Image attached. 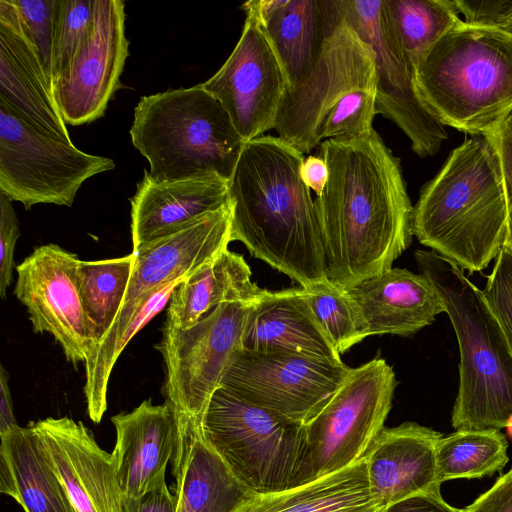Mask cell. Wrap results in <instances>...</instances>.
I'll return each instance as SVG.
<instances>
[{
    "label": "cell",
    "mask_w": 512,
    "mask_h": 512,
    "mask_svg": "<svg viewBox=\"0 0 512 512\" xmlns=\"http://www.w3.org/2000/svg\"><path fill=\"white\" fill-rule=\"evenodd\" d=\"M371 495L364 459L301 486L253 494L237 512H383Z\"/></svg>",
    "instance_id": "cell-28"
},
{
    "label": "cell",
    "mask_w": 512,
    "mask_h": 512,
    "mask_svg": "<svg viewBox=\"0 0 512 512\" xmlns=\"http://www.w3.org/2000/svg\"><path fill=\"white\" fill-rule=\"evenodd\" d=\"M441 486H436L386 507L383 512H464L448 504L442 497Z\"/></svg>",
    "instance_id": "cell-41"
},
{
    "label": "cell",
    "mask_w": 512,
    "mask_h": 512,
    "mask_svg": "<svg viewBox=\"0 0 512 512\" xmlns=\"http://www.w3.org/2000/svg\"><path fill=\"white\" fill-rule=\"evenodd\" d=\"M508 205L497 150L486 135L465 140L422 189L412 212L418 241L468 273L504 246Z\"/></svg>",
    "instance_id": "cell-3"
},
{
    "label": "cell",
    "mask_w": 512,
    "mask_h": 512,
    "mask_svg": "<svg viewBox=\"0 0 512 512\" xmlns=\"http://www.w3.org/2000/svg\"><path fill=\"white\" fill-rule=\"evenodd\" d=\"M501 29L512 34V13L510 14L509 18L507 19L506 23Z\"/></svg>",
    "instance_id": "cell-46"
},
{
    "label": "cell",
    "mask_w": 512,
    "mask_h": 512,
    "mask_svg": "<svg viewBox=\"0 0 512 512\" xmlns=\"http://www.w3.org/2000/svg\"><path fill=\"white\" fill-rule=\"evenodd\" d=\"M241 348L283 352L342 362L300 287L267 291L248 311Z\"/></svg>",
    "instance_id": "cell-24"
},
{
    "label": "cell",
    "mask_w": 512,
    "mask_h": 512,
    "mask_svg": "<svg viewBox=\"0 0 512 512\" xmlns=\"http://www.w3.org/2000/svg\"><path fill=\"white\" fill-rule=\"evenodd\" d=\"M172 471L175 512H237L253 495L204 441L201 430L176 445Z\"/></svg>",
    "instance_id": "cell-26"
},
{
    "label": "cell",
    "mask_w": 512,
    "mask_h": 512,
    "mask_svg": "<svg viewBox=\"0 0 512 512\" xmlns=\"http://www.w3.org/2000/svg\"><path fill=\"white\" fill-rule=\"evenodd\" d=\"M79 261L56 244L39 246L16 266L14 289L33 331L51 334L73 365L85 363L93 347L78 287Z\"/></svg>",
    "instance_id": "cell-17"
},
{
    "label": "cell",
    "mask_w": 512,
    "mask_h": 512,
    "mask_svg": "<svg viewBox=\"0 0 512 512\" xmlns=\"http://www.w3.org/2000/svg\"><path fill=\"white\" fill-rule=\"evenodd\" d=\"M201 84L222 104L244 143L274 129L290 88L265 31L249 14L227 60Z\"/></svg>",
    "instance_id": "cell-15"
},
{
    "label": "cell",
    "mask_w": 512,
    "mask_h": 512,
    "mask_svg": "<svg viewBox=\"0 0 512 512\" xmlns=\"http://www.w3.org/2000/svg\"><path fill=\"white\" fill-rule=\"evenodd\" d=\"M374 52L377 72L376 112L394 122L420 157L435 155L448 134L424 106L415 86V66L392 18L387 0H330Z\"/></svg>",
    "instance_id": "cell-12"
},
{
    "label": "cell",
    "mask_w": 512,
    "mask_h": 512,
    "mask_svg": "<svg viewBox=\"0 0 512 512\" xmlns=\"http://www.w3.org/2000/svg\"><path fill=\"white\" fill-rule=\"evenodd\" d=\"M114 168L111 158L44 135L0 100V193L11 201L27 210L40 203L72 206L87 179Z\"/></svg>",
    "instance_id": "cell-11"
},
{
    "label": "cell",
    "mask_w": 512,
    "mask_h": 512,
    "mask_svg": "<svg viewBox=\"0 0 512 512\" xmlns=\"http://www.w3.org/2000/svg\"><path fill=\"white\" fill-rule=\"evenodd\" d=\"M350 370L343 362L240 348L232 355L219 386L306 426L338 391Z\"/></svg>",
    "instance_id": "cell-14"
},
{
    "label": "cell",
    "mask_w": 512,
    "mask_h": 512,
    "mask_svg": "<svg viewBox=\"0 0 512 512\" xmlns=\"http://www.w3.org/2000/svg\"><path fill=\"white\" fill-rule=\"evenodd\" d=\"M367 337L392 334L410 336L445 313L437 289L422 273L391 268L347 290Z\"/></svg>",
    "instance_id": "cell-23"
},
{
    "label": "cell",
    "mask_w": 512,
    "mask_h": 512,
    "mask_svg": "<svg viewBox=\"0 0 512 512\" xmlns=\"http://www.w3.org/2000/svg\"><path fill=\"white\" fill-rule=\"evenodd\" d=\"M415 86L444 126L490 131L512 109V34L462 20L416 64Z\"/></svg>",
    "instance_id": "cell-6"
},
{
    "label": "cell",
    "mask_w": 512,
    "mask_h": 512,
    "mask_svg": "<svg viewBox=\"0 0 512 512\" xmlns=\"http://www.w3.org/2000/svg\"><path fill=\"white\" fill-rule=\"evenodd\" d=\"M464 512H512V468L465 507Z\"/></svg>",
    "instance_id": "cell-40"
},
{
    "label": "cell",
    "mask_w": 512,
    "mask_h": 512,
    "mask_svg": "<svg viewBox=\"0 0 512 512\" xmlns=\"http://www.w3.org/2000/svg\"><path fill=\"white\" fill-rule=\"evenodd\" d=\"M175 509V496L166 483L141 497L122 498V512H175Z\"/></svg>",
    "instance_id": "cell-42"
},
{
    "label": "cell",
    "mask_w": 512,
    "mask_h": 512,
    "mask_svg": "<svg viewBox=\"0 0 512 512\" xmlns=\"http://www.w3.org/2000/svg\"><path fill=\"white\" fill-rule=\"evenodd\" d=\"M502 121L512 134V109L504 116Z\"/></svg>",
    "instance_id": "cell-45"
},
{
    "label": "cell",
    "mask_w": 512,
    "mask_h": 512,
    "mask_svg": "<svg viewBox=\"0 0 512 512\" xmlns=\"http://www.w3.org/2000/svg\"><path fill=\"white\" fill-rule=\"evenodd\" d=\"M231 242L230 204L208 213L179 232L135 252L134 267L121 310L84 363V395L89 418L100 423L107 409L108 382L127 345L134 317L160 288L183 281L215 259Z\"/></svg>",
    "instance_id": "cell-8"
},
{
    "label": "cell",
    "mask_w": 512,
    "mask_h": 512,
    "mask_svg": "<svg viewBox=\"0 0 512 512\" xmlns=\"http://www.w3.org/2000/svg\"><path fill=\"white\" fill-rule=\"evenodd\" d=\"M486 136L494 144L501 162L508 205L507 233L503 247L512 253V134L501 122Z\"/></svg>",
    "instance_id": "cell-39"
},
{
    "label": "cell",
    "mask_w": 512,
    "mask_h": 512,
    "mask_svg": "<svg viewBox=\"0 0 512 512\" xmlns=\"http://www.w3.org/2000/svg\"><path fill=\"white\" fill-rule=\"evenodd\" d=\"M300 174L304 184L317 196H320L329 178L325 160L320 155L305 157L301 164Z\"/></svg>",
    "instance_id": "cell-43"
},
{
    "label": "cell",
    "mask_w": 512,
    "mask_h": 512,
    "mask_svg": "<svg viewBox=\"0 0 512 512\" xmlns=\"http://www.w3.org/2000/svg\"><path fill=\"white\" fill-rule=\"evenodd\" d=\"M94 0H57L52 87L69 66L90 29Z\"/></svg>",
    "instance_id": "cell-34"
},
{
    "label": "cell",
    "mask_w": 512,
    "mask_h": 512,
    "mask_svg": "<svg viewBox=\"0 0 512 512\" xmlns=\"http://www.w3.org/2000/svg\"><path fill=\"white\" fill-rule=\"evenodd\" d=\"M299 287L339 355L367 338L360 314L347 290L338 288L327 279Z\"/></svg>",
    "instance_id": "cell-33"
},
{
    "label": "cell",
    "mask_w": 512,
    "mask_h": 512,
    "mask_svg": "<svg viewBox=\"0 0 512 512\" xmlns=\"http://www.w3.org/2000/svg\"><path fill=\"white\" fill-rule=\"evenodd\" d=\"M500 430L455 431L436 446L437 480L475 479L502 472L509 457Z\"/></svg>",
    "instance_id": "cell-31"
},
{
    "label": "cell",
    "mask_w": 512,
    "mask_h": 512,
    "mask_svg": "<svg viewBox=\"0 0 512 512\" xmlns=\"http://www.w3.org/2000/svg\"><path fill=\"white\" fill-rule=\"evenodd\" d=\"M463 22L501 29L512 13V0H454Z\"/></svg>",
    "instance_id": "cell-38"
},
{
    "label": "cell",
    "mask_w": 512,
    "mask_h": 512,
    "mask_svg": "<svg viewBox=\"0 0 512 512\" xmlns=\"http://www.w3.org/2000/svg\"><path fill=\"white\" fill-rule=\"evenodd\" d=\"M93 6L88 34L52 87L66 125L90 123L104 115L129 54L124 2L94 0Z\"/></svg>",
    "instance_id": "cell-16"
},
{
    "label": "cell",
    "mask_w": 512,
    "mask_h": 512,
    "mask_svg": "<svg viewBox=\"0 0 512 512\" xmlns=\"http://www.w3.org/2000/svg\"><path fill=\"white\" fill-rule=\"evenodd\" d=\"M12 201L0 193V296L4 300L12 281L14 250L20 235Z\"/></svg>",
    "instance_id": "cell-37"
},
{
    "label": "cell",
    "mask_w": 512,
    "mask_h": 512,
    "mask_svg": "<svg viewBox=\"0 0 512 512\" xmlns=\"http://www.w3.org/2000/svg\"><path fill=\"white\" fill-rule=\"evenodd\" d=\"M304 154L279 136L245 142L229 177L231 242L301 287L326 279L315 200L300 168Z\"/></svg>",
    "instance_id": "cell-2"
},
{
    "label": "cell",
    "mask_w": 512,
    "mask_h": 512,
    "mask_svg": "<svg viewBox=\"0 0 512 512\" xmlns=\"http://www.w3.org/2000/svg\"><path fill=\"white\" fill-rule=\"evenodd\" d=\"M9 375L5 368L0 367V436H3L20 426L18 425L13 412V403L10 394Z\"/></svg>",
    "instance_id": "cell-44"
},
{
    "label": "cell",
    "mask_w": 512,
    "mask_h": 512,
    "mask_svg": "<svg viewBox=\"0 0 512 512\" xmlns=\"http://www.w3.org/2000/svg\"><path fill=\"white\" fill-rule=\"evenodd\" d=\"M455 331L459 386L451 415L456 431L501 430L512 421V349L480 290L453 261L434 251L414 254Z\"/></svg>",
    "instance_id": "cell-4"
},
{
    "label": "cell",
    "mask_w": 512,
    "mask_h": 512,
    "mask_svg": "<svg viewBox=\"0 0 512 512\" xmlns=\"http://www.w3.org/2000/svg\"><path fill=\"white\" fill-rule=\"evenodd\" d=\"M14 2L28 26L44 71L52 87L57 0H14Z\"/></svg>",
    "instance_id": "cell-35"
},
{
    "label": "cell",
    "mask_w": 512,
    "mask_h": 512,
    "mask_svg": "<svg viewBox=\"0 0 512 512\" xmlns=\"http://www.w3.org/2000/svg\"><path fill=\"white\" fill-rule=\"evenodd\" d=\"M116 431L112 452L123 497L138 498L166 483L165 472L177 443V421L170 406L151 399L111 418Z\"/></svg>",
    "instance_id": "cell-20"
},
{
    "label": "cell",
    "mask_w": 512,
    "mask_h": 512,
    "mask_svg": "<svg viewBox=\"0 0 512 512\" xmlns=\"http://www.w3.org/2000/svg\"><path fill=\"white\" fill-rule=\"evenodd\" d=\"M398 382L385 359L351 368L344 383L306 425L314 479L364 459L384 428Z\"/></svg>",
    "instance_id": "cell-13"
},
{
    "label": "cell",
    "mask_w": 512,
    "mask_h": 512,
    "mask_svg": "<svg viewBox=\"0 0 512 512\" xmlns=\"http://www.w3.org/2000/svg\"><path fill=\"white\" fill-rule=\"evenodd\" d=\"M0 455L11 469L14 500L24 512H76L46 448L28 424L0 436Z\"/></svg>",
    "instance_id": "cell-29"
},
{
    "label": "cell",
    "mask_w": 512,
    "mask_h": 512,
    "mask_svg": "<svg viewBox=\"0 0 512 512\" xmlns=\"http://www.w3.org/2000/svg\"><path fill=\"white\" fill-rule=\"evenodd\" d=\"M133 267V253L120 258L79 261L78 287L89 324L92 349L102 341L116 320L128 289Z\"/></svg>",
    "instance_id": "cell-30"
},
{
    "label": "cell",
    "mask_w": 512,
    "mask_h": 512,
    "mask_svg": "<svg viewBox=\"0 0 512 512\" xmlns=\"http://www.w3.org/2000/svg\"><path fill=\"white\" fill-rule=\"evenodd\" d=\"M443 434L415 422L384 427L364 457L371 495L385 509L441 486L436 446Z\"/></svg>",
    "instance_id": "cell-22"
},
{
    "label": "cell",
    "mask_w": 512,
    "mask_h": 512,
    "mask_svg": "<svg viewBox=\"0 0 512 512\" xmlns=\"http://www.w3.org/2000/svg\"><path fill=\"white\" fill-rule=\"evenodd\" d=\"M130 136L157 182L216 173L230 177L244 141L202 84L143 96Z\"/></svg>",
    "instance_id": "cell-7"
},
{
    "label": "cell",
    "mask_w": 512,
    "mask_h": 512,
    "mask_svg": "<svg viewBox=\"0 0 512 512\" xmlns=\"http://www.w3.org/2000/svg\"><path fill=\"white\" fill-rule=\"evenodd\" d=\"M251 276L250 267L242 255L228 248L223 250L174 289L165 322L187 329L218 305L255 303L268 290L258 287Z\"/></svg>",
    "instance_id": "cell-27"
},
{
    "label": "cell",
    "mask_w": 512,
    "mask_h": 512,
    "mask_svg": "<svg viewBox=\"0 0 512 512\" xmlns=\"http://www.w3.org/2000/svg\"><path fill=\"white\" fill-rule=\"evenodd\" d=\"M228 184V178L216 173L157 182L145 170L130 199L133 252L227 205Z\"/></svg>",
    "instance_id": "cell-21"
},
{
    "label": "cell",
    "mask_w": 512,
    "mask_h": 512,
    "mask_svg": "<svg viewBox=\"0 0 512 512\" xmlns=\"http://www.w3.org/2000/svg\"><path fill=\"white\" fill-rule=\"evenodd\" d=\"M242 9L262 26L290 88L300 83L316 63L333 25L326 0H251Z\"/></svg>",
    "instance_id": "cell-25"
},
{
    "label": "cell",
    "mask_w": 512,
    "mask_h": 512,
    "mask_svg": "<svg viewBox=\"0 0 512 512\" xmlns=\"http://www.w3.org/2000/svg\"><path fill=\"white\" fill-rule=\"evenodd\" d=\"M0 100L44 135L72 142L14 0L0 1Z\"/></svg>",
    "instance_id": "cell-19"
},
{
    "label": "cell",
    "mask_w": 512,
    "mask_h": 512,
    "mask_svg": "<svg viewBox=\"0 0 512 512\" xmlns=\"http://www.w3.org/2000/svg\"><path fill=\"white\" fill-rule=\"evenodd\" d=\"M319 147L329 171L315 200L326 279L348 290L390 270L410 246L413 206L400 161L375 130Z\"/></svg>",
    "instance_id": "cell-1"
},
{
    "label": "cell",
    "mask_w": 512,
    "mask_h": 512,
    "mask_svg": "<svg viewBox=\"0 0 512 512\" xmlns=\"http://www.w3.org/2000/svg\"><path fill=\"white\" fill-rule=\"evenodd\" d=\"M483 293L512 349V253L504 247L494 260Z\"/></svg>",
    "instance_id": "cell-36"
},
{
    "label": "cell",
    "mask_w": 512,
    "mask_h": 512,
    "mask_svg": "<svg viewBox=\"0 0 512 512\" xmlns=\"http://www.w3.org/2000/svg\"><path fill=\"white\" fill-rule=\"evenodd\" d=\"M29 424L42 440L76 512H122L113 455L98 445L81 421L47 417Z\"/></svg>",
    "instance_id": "cell-18"
},
{
    "label": "cell",
    "mask_w": 512,
    "mask_h": 512,
    "mask_svg": "<svg viewBox=\"0 0 512 512\" xmlns=\"http://www.w3.org/2000/svg\"><path fill=\"white\" fill-rule=\"evenodd\" d=\"M333 19L308 75L290 88L274 129L303 154L326 140L365 138L374 131L377 72L374 52L355 29Z\"/></svg>",
    "instance_id": "cell-5"
},
{
    "label": "cell",
    "mask_w": 512,
    "mask_h": 512,
    "mask_svg": "<svg viewBox=\"0 0 512 512\" xmlns=\"http://www.w3.org/2000/svg\"><path fill=\"white\" fill-rule=\"evenodd\" d=\"M201 432L253 494L289 490L314 479L306 426L284 419L219 386Z\"/></svg>",
    "instance_id": "cell-9"
},
{
    "label": "cell",
    "mask_w": 512,
    "mask_h": 512,
    "mask_svg": "<svg viewBox=\"0 0 512 512\" xmlns=\"http://www.w3.org/2000/svg\"><path fill=\"white\" fill-rule=\"evenodd\" d=\"M252 304L218 305L187 329L164 323L162 338L155 349L164 361L162 394L176 417L177 443L189 433L201 430L208 403L232 355L241 348Z\"/></svg>",
    "instance_id": "cell-10"
},
{
    "label": "cell",
    "mask_w": 512,
    "mask_h": 512,
    "mask_svg": "<svg viewBox=\"0 0 512 512\" xmlns=\"http://www.w3.org/2000/svg\"><path fill=\"white\" fill-rule=\"evenodd\" d=\"M402 44L414 66L462 21L454 0H387Z\"/></svg>",
    "instance_id": "cell-32"
}]
</instances>
